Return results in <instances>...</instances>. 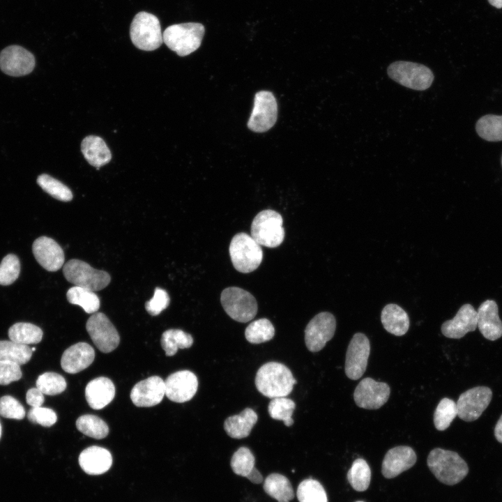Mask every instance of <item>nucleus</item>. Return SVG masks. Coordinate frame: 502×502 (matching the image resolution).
<instances>
[{
  "instance_id": "42",
  "label": "nucleus",
  "mask_w": 502,
  "mask_h": 502,
  "mask_svg": "<svg viewBox=\"0 0 502 502\" xmlns=\"http://www.w3.org/2000/svg\"><path fill=\"white\" fill-rule=\"evenodd\" d=\"M37 183L45 192L59 201H69L73 197L69 188L48 174L40 175Z\"/></svg>"
},
{
  "instance_id": "31",
  "label": "nucleus",
  "mask_w": 502,
  "mask_h": 502,
  "mask_svg": "<svg viewBox=\"0 0 502 502\" xmlns=\"http://www.w3.org/2000/svg\"><path fill=\"white\" fill-rule=\"evenodd\" d=\"M160 343L165 355L172 356L178 349L190 348L193 344V338L181 329H169L162 333Z\"/></svg>"
},
{
  "instance_id": "7",
  "label": "nucleus",
  "mask_w": 502,
  "mask_h": 502,
  "mask_svg": "<svg viewBox=\"0 0 502 502\" xmlns=\"http://www.w3.org/2000/svg\"><path fill=\"white\" fill-rule=\"evenodd\" d=\"M282 215L275 211H260L251 224V236L260 245L268 248L279 246L284 238Z\"/></svg>"
},
{
  "instance_id": "47",
  "label": "nucleus",
  "mask_w": 502,
  "mask_h": 502,
  "mask_svg": "<svg viewBox=\"0 0 502 502\" xmlns=\"http://www.w3.org/2000/svg\"><path fill=\"white\" fill-rule=\"evenodd\" d=\"M169 304L167 292L159 287L155 289L153 298L145 303V309L149 314L156 316L166 309Z\"/></svg>"
},
{
  "instance_id": "49",
  "label": "nucleus",
  "mask_w": 502,
  "mask_h": 502,
  "mask_svg": "<svg viewBox=\"0 0 502 502\" xmlns=\"http://www.w3.org/2000/svg\"><path fill=\"white\" fill-rule=\"evenodd\" d=\"M26 403L32 407H39L45 401L44 394L37 388L28 390L26 395Z\"/></svg>"
},
{
  "instance_id": "39",
  "label": "nucleus",
  "mask_w": 502,
  "mask_h": 502,
  "mask_svg": "<svg viewBox=\"0 0 502 502\" xmlns=\"http://www.w3.org/2000/svg\"><path fill=\"white\" fill-rule=\"evenodd\" d=\"M295 407L292 400L285 397H275L269 402L268 411L273 419L282 420L286 426L290 427L294 423L291 416Z\"/></svg>"
},
{
  "instance_id": "38",
  "label": "nucleus",
  "mask_w": 502,
  "mask_h": 502,
  "mask_svg": "<svg viewBox=\"0 0 502 502\" xmlns=\"http://www.w3.org/2000/svg\"><path fill=\"white\" fill-rule=\"evenodd\" d=\"M296 496L299 502H328L321 484L312 478L303 480L298 486Z\"/></svg>"
},
{
  "instance_id": "41",
  "label": "nucleus",
  "mask_w": 502,
  "mask_h": 502,
  "mask_svg": "<svg viewBox=\"0 0 502 502\" xmlns=\"http://www.w3.org/2000/svg\"><path fill=\"white\" fill-rule=\"evenodd\" d=\"M457 416V404L448 397L443 398L438 404L434 413V424L439 431L446 429Z\"/></svg>"
},
{
  "instance_id": "46",
  "label": "nucleus",
  "mask_w": 502,
  "mask_h": 502,
  "mask_svg": "<svg viewBox=\"0 0 502 502\" xmlns=\"http://www.w3.org/2000/svg\"><path fill=\"white\" fill-rule=\"evenodd\" d=\"M27 418L33 423L39 424L43 427H51L57 420L56 413L47 407H32L28 412Z\"/></svg>"
},
{
  "instance_id": "45",
  "label": "nucleus",
  "mask_w": 502,
  "mask_h": 502,
  "mask_svg": "<svg viewBox=\"0 0 502 502\" xmlns=\"http://www.w3.org/2000/svg\"><path fill=\"white\" fill-rule=\"evenodd\" d=\"M0 415L6 418L22 420L25 410L22 404L10 395L0 397Z\"/></svg>"
},
{
  "instance_id": "50",
  "label": "nucleus",
  "mask_w": 502,
  "mask_h": 502,
  "mask_svg": "<svg viewBox=\"0 0 502 502\" xmlns=\"http://www.w3.org/2000/svg\"><path fill=\"white\" fill-rule=\"evenodd\" d=\"M494 436L496 440L502 443V415L496 424L494 428Z\"/></svg>"
},
{
  "instance_id": "16",
  "label": "nucleus",
  "mask_w": 502,
  "mask_h": 502,
  "mask_svg": "<svg viewBox=\"0 0 502 502\" xmlns=\"http://www.w3.org/2000/svg\"><path fill=\"white\" fill-rule=\"evenodd\" d=\"M35 57L20 45H10L0 52V68L6 75L19 77L29 74L35 67Z\"/></svg>"
},
{
  "instance_id": "24",
  "label": "nucleus",
  "mask_w": 502,
  "mask_h": 502,
  "mask_svg": "<svg viewBox=\"0 0 502 502\" xmlns=\"http://www.w3.org/2000/svg\"><path fill=\"white\" fill-rule=\"evenodd\" d=\"M79 464L89 475H100L107 472L112 464L110 452L100 446H92L79 454Z\"/></svg>"
},
{
  "instance_id": "8",
  "label": "nucleus",
  "mask_w": 502,
  "mask_h": 502,
  "mask_svg": "<svg viewBox=\"0 0 502 502\" xmlns=\"http://www.w3.org/2000/svg\"><path fill=\"white\" fill-rule=\"evenodd\" d=\"M66 279L75 286L99 291L106 287L111 280L108 273L92 268L79 259H70L63 266Z\"/></svg>"
},
{
  "instance_id": "9",
  "label": "nucleus",
  "mask_w": 502,
  "mask_h": 502,
  "mask_svg": "<svg viewBox=\"0 0 502 502\" xmlns=\"http://www.w3.org/2000/svg\"><path fill=\"white\" fill-rule=\"evenodd\" d=\"M220 301L226 313L236 321L248 322L257 314L255 298L241 288L230 287L225 289L221 293Z\"/></svg>"
},
{
  "instance_id": "32",
  "label": "nucleus",
  "mask_w": 502,
  "mask_h": 502,
  "mask_svg": "<svg viewBox=\"0 0 502 502\" xmlns=\"http://www.w3.org/2000/svg\"><path fill=\"white\" fill-rule=\"evenodd\" d=\"M43 334V330L38 326L25 322L16 323L8 330V337L11 341L26 345L39 343Z\"/></svg>"
},
{
  "instance_id": "11",
  "label": "nucleus",
  "mask_w": 502,
  "mask_h": 502,
  "mask_svg": "<svg viewBox=\"0 0 502 502\" xmlns=\"http://www.w3.org/2000/svg\"><path fill=\"white\" fill-rule=\"evenodd\" d=\"M86 328L94 344L103 353L112 351L119 344L116 328L102 312L93 313L86 321Z\"/></svg>"
},
{
  "instance_id": "6",
  "label": "nucleus",
  "mask_w": 502,
  "mask_h": 502,
  "mask_svg": "<svg viewBox=\"0 0 502 502\" xmlns=\"http://www.w3.org/2000/svg\"><path fill=\"white\" fill-rule=\"evenodd\" d=\"M387 73L390 78L403 86L417 91L429 88L434 74L427 66L406 61H397L389 65Z\"/></svg>"
},
{
  "instance_id": "1",
  "label": "nucleus",
  "mask_w": 502,
  "mask_h": 502,
  "mask_svg": "<svg viewBox=\"0 0 502 502\" xmlns=\"http://www.w3.org/2000/svg\"><path fill=\"white\" fill-rule=\"evenodd\" d=\"M295 383L296 381L290 370L280 363H265L256 374L257 389L271 399L287 396L292 391Z\"/></svg>"
},
{
  "instance_id": "35",
  "label": "nucleus",
  "mask_w": 502,
  "mask_h": 502,
  "mask_svg": "<svg viewBox=\"0 0 502 502\" xmlns=\"http://www.w3.org/2000/svg\"><path fill=\"white\" fill-rule=\"evenodd\" d=\"M77 429L84 435L102 439L109 433V427L106 423L99 417L94 415H83L76 420Z\"/></svg>"
},
{
  "instance_id": "3",
  "label": "nucleus",
  "mask_w": 502,
  "mask_h": 502,
  "mask_svg": "<svg viewBox=\"0 0 502 502\" xmlns=\"http://www.w3.org/2000/svg\"><path fill=\"white\" fill-rule=\"evenodd\" d=\"M204 33L205 28L201 23L172 24L164 31L163 42L178 56H185L200 47Z\"/></svg>"
},
{
  "instance_id": "51",
  "label": "nucleus",
  "mask_w": 502,
  "mask_h": 502,
  "mask_svg": "<svg viewBox=\"0 0 502 502\" xmlns=\"http://www.w3.org/2000/svg\"><path fill=\"white\" fill-rule=\"evenodd\" d=\"M488 1L492 6H493L497 8H502V0H488Z\"/></svg>"
},
{
  "instance_id": "48",
  "label": "nucleus",
  "mask_w": 502,
  "mask_h": 502,
  "mask_svg": "<svg viewBox=\"0 0 502 502\" xmlns=\"http://www.w3.org/2000/svg\"><path fill=\"white\" fill-rule=\"evenodd\" d=\"M22 376L20 365L8 360H0V385L18 381Z\"/></svg>"
},
{
  "instance_id": "27",
  "label": "nucleus",
  "mask_w": 502,
  "mask_h": 502,
  "mask_svg": "<svg viewBox=\"0 0 502 502\" xmlns=\"http://www.w3.org/2000/svg\"><path fill=\"white\" fill-rule=\"evenodd\" d=\"M381 321L386 330L396 336L404 335L409 328L407 313L394 303L388 304L383 308Z\"/></svg>"
},
{
  "instance_id": "22",
  "label": "nucleus",
  "mask_w": 502,
  "mask_h": 502,
  "mask_svg": "<svg viewBox=\"0 0 502 502\" xmlns=\"http://www.w3.org/2000/svg\"><path fill=\"white\" fill-rule=\"evenodd\" d=\"M477 327L484 337L494 341L502 336V321L494 301L486 300L477 310Z\"/></svg>"
},
{
  "instance_id": "43",
  "label": "nucleus",
  "mask_w": 502,
  "mask_h": 502,
  "mask_svg": "<svg viewBox=\"0 0 502 502\" xmlns=\"http://www.w3.org/2000/svg\"><path fill=\"white\" fill-rule=\"evenodd\" d=\"M36 388L43 394L55 395L61 393L66 388V381L63 376L55 372H45L36 380Z\"/></svg>"
},
{
  "instance_id": "13",
  "label": "nucleus",
  "mask_w": 502,
  "mask_h": 502,
  "mask_svg": "<svg viewBox=\"0 0 502 502\" xmlns=\"http://www.w3.org/2000/svg\"><path fill=\"white\" fill-rule=\"evenodd\" d=\"M492 397V390L487 386L467 390L459 395L456 403L457 416L466 422L477 420L489 404Z\"/></svg>"
},
{
  "instance_id": "25",
  "label": "nucleus",
  "mask_w": 502,
  "mask_h": 502,
  "mask_svg": "<svg viewBox=\"0 0 502 502\" xmlns=\"http://www.w3.org/2000/svg\"><path fill=\"white\" fill-rule=\"evenodd\" d=\"M115 395V386L108 378L100 376L88 383L85 388V397L88 404L93 409H101L109 404Z\"/></svg>"
},
{
  "instance_id": "5",
  "label": "nucleus",
  "mask_w": 502,
  "mask_h": 502,
  "mask_svg": "<svg viewBox=\"0 0 502 502\" xmlns=\"http://www.w3.org/2000/svg\"><path fill=\"white\" fill-rule=\"evenodd\" d=\"M130 36L133 45L144 51H153L163 43L158 18L145 11L139 12L134 17L130 24Z\"/></svg>"
},
{
  "instance_id": "40",
  "label": "nucleus",
  "mask_w": 502,
  "mask_h": 502,
  "mask_svg": "<svg viewBox=\"0 0 502 502\" xmlns=\"http://www.w3.org/2000/svg\"><path fill=\"white\" fill-rule=\"evenodd\" d=\"M255 458L247 447L239 448L232 455L230 465L232 471L238 476L248 477L256 469Z\"/></svg>"
},
{
  "instance_id": "18",
  "label": "nucleus",
  "mask_w": 502,
  "mask_h": 502,
  "mask_svg": "<svg viewBox=\"0 0 502 502\" xmlns=\"http://www.w3.org/2000/svg\"><path fill=\"white\" fill-rule=\"evenodd\" d=\"M165 395V381L152 376L136 383L130 392L132 403L139 407H150L159 404Z\"/></svg>"
},
{
  "instance_id": "26",
  "label": "nucleus",
  "mask_w": 502,
  "mask_h": 502,
  "mask_svg": "<svg viewBox=\"0 0 502 502\" xmlns=\"http://www.w3.org/2000/svg\"><path fill=\"white\" fill-rule=\"evenodd\" d=\"M81 151L86 161L98 170L112 159L111 151L100 137L89 135L81 143Z\"/></svg>"
},
{
  "instance_id": "21",
  "label": "nucleus",
  "mask_w": 502,
  "mask_h": 502,
  "mask_svg": "<svg viewBox=\"0 0 502 502\" xmlns=\"http://www.w3.org/2000/svg\"><path fill=\"white\" fill-rule=\"evenodd\" d=\"M477 328V311L473 305L466 303L461 306L456 315L443 323L442 334L448 338L459 339Z\"/></svg>"
},
{
  "instance_id": "20",
  "label": "nucleus",
  "mask_w": 502,
  "mask_h": 502,
  "mask_svg": "<svg viewBox=\"0 0 502 502\" xmlns=\"http://www.w3.org/2000/svg\"><path fill=\"white\" fill-rule=\"evenodd\" d=\"M416 459V454L411 447L406 446L394 447L384 456L381 473L386 478H395L411 468Z\"/></svg>"
},
{
  "instance_id": "52",
  "label": "nucleus",
  "mask_w": 502,
  "mask_h": 502,
  "mask_svg": "<svg viewBox=\"0 0 502 502\" xmlns=\"http://www.w3.org/2000/svg\"><path fill=\"white\" fill-rule=\"evenodd\" d=\"M1 430H2V429H1V423H0V439H1Z\"/></svg>"
},
{
  "instance_id": "53",
  "label": "nucleus",
  "mask_w": 502,
  "mask_h": 502,
  "mask_svg": "<svg viewBox=\"0 0 502 502\" xmlns=\"http://www.w3.org/2000/svg\"><path fill=\"white\" fill-rule=\"evenodd\" d=\"M501 166H502V156H501Z\"/></svg>"
},
{
  "instance_id": "30",
  "label": "nucleus",
  "mask_w": 502,
  "mask_h": 502,
  "mask_svg": "<svg viewBox=\"0 0 502 502\" xmlns=\"http://www.w3.org/2000/svg\"><path fill=\"white\" fill-rule=\"evenodd\" d=\"M66 298L70 303L82 307L88 314L96 312L100 305V299L93 291L77 286L68 290Z\"/></svg>"
},
{
  "instance_id": "23",
  "label": "nucleus",
  "mask_w": 502,
  "mask_h": 502,
  "mask_svg": "<svg viewBox=\"0 0 502 502\" xmlns=\"http://www.w3.org/2000/svg\"><path fill=\"white\" fill-rule=\"evenodd\" d=\"M95 351L86 342L76 343L63 352L61 366L67 373L76 374L87 368L93 361Z\"/></svg>"
},
{
  "instance_id": "17",
  "label": "nucleus",
  "mask_w": 502,
  "mask_h": 502,
  "mask_svg": "<svg viewBox=\"0 0 502 502\" xmlns=\"http://www.w3.org/2000/svg\"><path fill=\"white\" fill-rule=\"evenodd\" d=\"M165 395L172 402L183 403L190 400L198 388L196 375L189 370L172 373L165 381Z\"/></svg>"
},
{
  "instance_id": "19",
  "label": "nucleus",
  "mask_w": 502,
  "mask_h": 502,
  "mask_svg": "<svg viewBox=\"0 0 502 502\" xmlns=\"http://www.w3.org/2000/svg\"><path fill=\"white\" fill-rule=\"evenodd\" d=\"M32 250L38 263L48 271H56L64 262V253L61 246L47 236L38 238L33 243Z\"/></svg>"
},
{
  "instance_id": "2",
  "label": "nucleus",
  "mask_w": 502,
  "mask_h": 502,
  "mask_svg": "<svg viewBox=\"0 0 502 502\" xmlns=\"http://www.w3.org/2000/svg\"><path fill=\"white\" fill-rule=\"evenodd\" d=\"M427 463L434 476L448 485L457 484L469 472L466 462L457 452L439 448L429 452Z\"/></svg>"
},
{
  "instance_id": "4",
  "label": "nucleus",
  "mask_w": 502,
  "mask_h": 502,
  "mask_svg": "<svg viewBox=\"0 0 502 502\" xmlns=\"http://www.w3.org/2000/svg\"><path fill=\"white\" fill-rule=\"evenodd\" d=\"M229 250L234 267L241 273H248L256 270L263 259L261 245L246 233L234 235Z\"/></svg>"
},
{
  "instance_id": "15",
  "label": "nucleus",
  "mask_w": 502,
  "mask_h": 502,
  "mask_svg": "<svg viewBox=\"0 0 502 502\" xmlns=\"http://www.w3.org/2000/svg\"><path fill=\"white\" fill-rule=\"evenodd\" d=\"M390 394L389 386L370 377L364 378L357 385L353 400L356 404L365 409H377L388 401Z\"/></svg>"
},
{
  "instance_id": "34",
  "label": "nucleus",
  "mask_w": 502,
  "mask_h": 502,
  "mask_svg": "<svg viewBox=\"0 0 502 502\" xmlns=\"http://www.w3.org/2000/svg\"><path fill=\"white\" fill-rule=\"evenodd\" d=\"M32 353L28 345L11 340L0 341V360L12 361L21 365L30 360Z\"/></svg>"
},
{
  "instance_id": "54",
  "label": "nucleus",
  "mask_w": 502,
  "mask_h": 502,
  "mask_svg": "<svg viewBox=\"0 0 502 502\" xmlns=\"http://www.w3.org/2000/svg\"><path fill=\"white\" fill-rule=\"evenodd\" d=\"M356 502H364V501H356Z\"/></svg>"
},
{
  "instance_id": "29",
  "label": "nucleus",
  "mask_w": 502,
  "mask_h": 502,
  "mask_svg": "<svg viewBox=\"0 0 502 502\" xmlns=\"http://www.w3.org/2000/svg\"><path fill=\"white\" fill-rule=\"evenodd\" d=\"M265 492L277 502H289L294 497V492L289 480L280 473H271L264 480Z\"/></svg>"
},
{
  "instance_id": "33",
  "label": "nucleus",
  "mask_w": 502,
  "mask_h": 502,
  "mask_svg": "<svg viewBox=\"0 0 502 502\" xmlns=\"http://www.w3.org/2000/svg\"><path fill=\"white\" fill-rule=\"evenodd\" d=\"M478 135L488 142L502 141V115L487 114L476 122Z\"/></svg>"
},
{
  "instance_id": "12",
  "label": "nucleus",
  "mask_w": 502,
  "mask_h": 502,
  "mask_svg": "<svg viewBox=\"0 0 502 502\" xmlns=\"http://www.w3.org/2000/svg\"><path fill=\"white\" fill-rule=\"evenodd\" d=\"M336 328L335 318L330 312H322L315 315L305 330V342L312 352L321 350L332 339Z\"/></svg>"
},
{
  "instance_id": "10",
  "label": "nucleus",
  "mask_w": 502,
  "mask_h": 502,
  "mask_svg": "<svg viewBox=\"0 0 502 502\" xmlns=\"http://www.w3.org/2000/svg\"><path fill=\"white\" fill-rule=\"evenodd\" d=\"M277 119V104L273 94L268 91L257 92L248 121V128L255 132H264L275 125Z\"/></svg>"
},
{
  "instance_id": "44",
  "label": "nucleus",
  "mask_w": 502,
  "mask_h": 502,
  "mask_svg": "<svg viewBox=\"0 0 502 502\" xmlns=\"http://www.w3.org/2000/svg\"><path fill=\"white\" fill-rule=\"evenodd\" d=\"M20 263L17 257L13 254L6 255L0 264V284L9 285L18 277Z\"/></svg>"
},
{
  "instance_id": "14",
  "label": "nucleus",
  "mask_w": 502,
  "mask_h": 502,
  "mask_svg": "<svg viewBox=\"0 0 502 502\" xmlns=\"http://www.w3.org/2000/svg\"><path fill=\"white\" fill-rule=\"evenodd\" d=\"M370 353V344L367 336L361 333L354 334L346 353L344 371L349 379L357 380L363 375Z\"/></svg>"
},
{
  "instance_id": "28",
  "label": "nucleus",
  "mask_w": 502,
  "mask_h": 502,
  "mask_svg": "<svg viewBox=\"0 0 502 502\" xmlns=\"http://www.w3.org/2000/svg\"><path fill=\"white\" fill-rule=\"evenodd\" d=\"M257 419L256 412L250 408H246L239 414L228 417L225 420L224 429L231 438H245L251 432Z\"/></svg>"
},
{
  "instance_id": "37",
  "label": "nucleus",
  "mask_w": 502,
  "mask_h": 502,
  "mask_svg": "<svg viewBox=\"0 0 502 502\" xmlns=\"http://www.w3.org/2000/svg\"><path fill=\"white\" fill-rule=\"evenodd\" d=\"M275 335V328L267 319L262 318L250 324L245 330L246 340L252 344H260L271 340Z\"/></svg>"
},
{
  "instance_id": "36",
  "label": "nucleus",
  "mask_w": 502,
  "mask_h": 502,
  "mask_svg": "<svg viewBox=\"0 0 502 502\" xmlns=\"http://www.w3.org/2000/svg\"><path fill=\"white\" fill-rule=\"evenodd\" d=\"M347 479L356 491H365L371 479V470L367 462L362 458L356 459L347 473Z\"/></svg>"
}]
</instances>
